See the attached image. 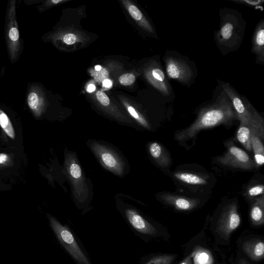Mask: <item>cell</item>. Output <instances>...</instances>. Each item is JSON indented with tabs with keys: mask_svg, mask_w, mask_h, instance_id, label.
<instances>
[{
	"mask_svg": "<svg viewBox=\"0 0 264 264\" xmlns=\"http://www.w3.org/2000/svg\"><path fill=\"white\" fill-rule=\"evenodd\" d=\"M220 26L215 33L217 46L222 55L237 51L241 45L246 23L240 13L224 8L220 10Z\"/></svg>",
	"mask_w": 264,
	"mask_h": 264,
	"instance_id": "7a4b0ae2",
	"label": "cell"
},
{
	"mask_svg": "<svg viewBox=\"0 0 264 264\" xmlns=\"http://www.w3.org/2000/svg\"><path fill=\"white\" fill-rule=\"evenodd\" d=\"M159 197L166 205L181 211H190L196 209L201 202L198 199L180 196L170 193L161 194Z\"/></svg>",
	"mask_w": 264,
	"mask_h": 264,
	"instance_id": "4fadbf2b",
	"label": "cell"
},
{
	"mask_svg": "<svg viewBox=\"0 0 264 264\" xmlns=\"http://www.w3.org/2000/svg\"><path fill=\"white\" fill-rule=\"evenodd\" d=\"M264 134L254 133L251 139L252 150L254 153V161L256 167H260L264 163Z\"/></svg>",
	"mask_w": 264,
	"mask_h": 264,
	"instance_id": "d6986e66",
	"label": "cell"
},
{
	"mask_svg": "<svg viewBox=\"0 0 264 264\" xmlns=\"http://www.w3.org/2000/svg\"><path fill=\"white\" fill-rule=\"evenodd\" d=\"M9 156L5 153H0V164H4L8 160Z\"/></svg>",
	"mask_w": 264,
	"mask_h": 264,
	"instance_id": "1f68e13d",
	"label": "cell"
},
{
	"mask_svg": "<svg viewBox=\"0 0 264 264\" xmlns=\"http://www.w3.org/2000/svg\"><path fill=\"white\" fill-rule=\"evenodd\" d=\"M103 86L106 88H110L112 86V82L111 80L107 79L104 80Z\"/></svg>",
	"mask_w": 264,
	"mask_h": 264,
	"instance_id": "d6a6232c",
	"label": "cell"
},
{
	"mask_svg": "<svg viewBox=\"0 0 264 264\" xmlns=\"http://www.w3.org/2000/svg\"><path fill=\"white\" fill-rule=\"evenodd\" d=\"M264 134V121L262 117L253 119L249 123H240L237 132L238 141L249 151H252L251 139L255 133Z\"/></svg>",
	"mask_w": 264,
	"mask_h": 264,
	"instance_id": "7c38bea8",
	"label": "cell"
},
{
	"mask_svg": "<svg viewBox=\"0 0 264 264\" xmlns=\"http://www.w3.org/2000/svg\"><path fill=\"white\" fill-rule=\"evenodd\" d=\"M16 2H10L7 14L6 40L12 62L16 61L21 52V41L16 16Z\"/></svg>",
	"mask_w": 264,
	"mask_h": 264,
	"instance_id": "52a82bcc",
	"label": "cell"
},
{
	"mask_svg": "<svg viewBox=\"0 0 264 264\" xmlns=\"http://www.w3.org/2000/svg\"><path fill=\"white\" fill-rule=\"evenodd\" d=\"M175 256L171 254L158 255L152 258L146 264H172Z\"/></svg>",
	"mask_w": 264,
	"mask_h": 264,
	"instance_id": "cb8c5ba5",
	"label": "cell"
},
{
	"mask_svg": "<svg viewBox=\"0 0 264 264\" xmlns=\"http://www.w3.org/2000/svg\"><path fill=\"white\" fill-rule=\"evenodd\" d=\"M217 161L222 166L243 170H251L257 167L254 159L246 151L232 145L228 146L227 151L219 156Z\"/></svg>",
	"mask_w": 264,
	"mask_h": 264,
	"instance_id": "ba28073f",
	"label": "cell"
},
{
	"mask_svg": "<svg viewBox=\"0 0 264 264\" xmlns=\"http://www.w3.org/2000/svg\"><path fill=\"white\" fill-rule=\"evenodd\" d=\"M28 104L30 109L37 113L42 107V99L35 89L31 90L28 95Z\"/></svg>",
	"mask_w": 264,
	"mask_h": 264,
	"instance_id": "7402d4cb",
	"label": "cell"
},
{
	"mask_svg": "<svg viewBox=\"0 0 264 264\" xmlns=\"http://www.w3.org/2000/svg\"><path fill=\"white\" fill-rule=\"evenodd\" d=\"M65 166L76 198L79 201L85 200L89 196V190L80 166L74 155L66 156Z\"/></svg>",
	"mask_w": 264,
	"mask_h": 264,
	"instance_id": "8992f818",
	"label": "cell"
},
{
	"mask_svg": "<svg viewBox=\"0 0 264 264\" xmlns=\"http://www.w3.org/2000/svg\"><path fill=\"white\" fill-rule=\"evenodd\" d=\"M102 69V67L100 66H95V69L97 71H100Z\"/></svg>",
	"mask_w": 264,
	"mask_h": 264,
	"instance_id": "74e56055",
	"label": "cell"
},
{
	"mask_svg": "<svg viewBox=\"0 0 264 264\" xmlns=\"http://www.w3.org/2000/svg\"><path fill=\"white\" fill-rule=\"evenodd\" d=\"M135 76L132 73L125 74L119 78V82L124 86H129L134 83Z\"/></svg>",
	"mask_w": 264,
	"mask_h": 264,
	"instance_id": "f1b7e54d",
	"label": "cell"
},
{
	"mask_svg": "<svg viewBox=\"0 0 264 264\" xmlns=\"http://www.w3.org/2000/svg\"><path fill=\"white\" fill-rule=\"evenodd\" d=\"M148 78L163 95L169 97L171 95V87L166 78L164 70L159 66L154 67L149 72Z\"/></svg>",
	"mask_w": 264,
	"mask_h": 264,
	"instance_id": "2e32d148",
	"label": "cell"
},
{
	"mask_svg": "<svg viewBox=\"0 0 264 264\" xmlns=\"http://www.w3.org/2000/svg\"><path fill=\"white\" fill-rule=\"evenodd\" d=\"M0 126L10 138L12 139H15L16 134L11 121L7 114L2 109H0Z\"/></svg>",
	"mask_w": 264,
	"mask_h": 264,
	"instance_id": "44dd1931",
	"label": "cell"
},
{
	"mask_svg": "<svg viewBox=\"0 0 264 264\" xmlns=\"http://www.w3.org/2000/svg\"><path fill=\"white\" fill-rule=\"evenodd\" d=\"M128 11L131 16L136 21H141L149 23L148 21L144 19V16L140 11L134 5H130L128 8Z\"/></svg>",
	"mask_w": 264,
	"mask_h": 264,
	"instance_id": "484cf974",
	"label": "cell"
},
{
	"mask_svg": "<svg viewBox=\"0 0 264 264\" xmlns=\"http://www.w3.org/2000/svg\"><path fill=\"white\" fill-rule=\"evenodd\" d=\"M63 2V0H53V1L50 2V3L53 5H57Z\"/></svg>",
	"mask_w": 264,
	"mask_h": 264,
	"instance_id": "8d00e7d4",
	"label": "cell"
},
{
	"mask_svg": "<svg viewBox=\"0 0 264 264\" xmlns=\"http://www.w3.org/2000/svg\"><path fill=\"white\" fill-rule=\"evenodd\" d=\"M90 148L101 164L107 169L118 176L125 172V164L113 150L98 143H92Z\"/></svg>",
	"mask_w": 264,
	"mask_h": 264,
	"instance_id": "9c48e42d",
	"label": "cell"
},
{
	"mask_svg": "<svg viewBox=\"0 0 264 264\" xmlns=\"http://www.w3.org/2000/svg\"><path fill=\"white\" fill-rule=\"evenodd\" d=\"M129 114L137 121L139 125L147 129H150V126L147 121L140 115L136 110L131 106L127 107Z\"/></svg>",
	"mask_w": 264,
	"mask_h": 264,
	"instance_id": "d4e9b609",
	"label": "cell"
},
{
	"mask_svg": "<svg viewBox=\"0 0 264 264\" xmlns=\"http://www.w3.org/2000/svg\"><path fill=\"white\" fill-rule=\"evenodd\" d=\"M125 213L127 219L131 226L139 233L149 235L156 234V228L137 211L133 209H127Z\"/></svg>",
	"mask_w": 264,
	"mask_h": 264,
	"instance_id": "9a60e30c",
	"label": "cell"
},
{
	"mask_svg": "<svg viewBox=\"0 0 264 264\" xmlns=\"http://www.w3.org/2000/svg\"><path fill=\"white\" fill-rule=\"evenodd\" d=\"M252 53L255 55L257 64H264V20L257 24L252 39Z\"/></svg>",
	"mask_w": 264,
	"mask_h": 264,
	"instance_id": "5bb4252c",
	"label": "cell"
},
{
	"mask_svg": "<svg viewBox=\"0 0 264 264\" xmlns=\"http://www.w3.org/2000/svg\"><path fill=\"white\" fill-rule=\"evenodd\" d=\"M180 264H193L192 261V256H189L185 258Z\"/></svg>",
	"mask_w": 264,
	"mask_h": 264,
	"instance_id": "836d02e7",
	"label": "cell"
},
{
	"mask_svg": "<svg viewBox=\"0 0 264 264\" xmlns=\"http://www.w3.org/2000/svg\"><path fill=\"white\" fill-rule=\"evenodd\" d=\"M172 175L174 179L190 188H204L210 184L209 175L192 170L179 169Z\"/></svg>",
	"mask_w": 264,
	"mask_h": 264,
	"instance_id": "8fae6325",
	"label": "cell"
},
{
	"mask_svg": "<svg viewBox=\"0 0 264 264\" xmlns=\"http://www.w3.org/2000/svg\"><path fill=\"white\" fill-rule=\"evenodd\" d=\"M97 100L104 107H108L110 105V100L108 96L103 91H98L96 94Z\"/></svg>",
	"mask_w": 264,
	"mask_h": 264,
	"instance_id": "f546056e",
	"label": "cell"
},
{
	"mask_svg": "<svg viewBox=\"0 0 264 264\" xmlns=\"http://www.w3.org/2000/svg\"><path fill=\"white\" fill-rule=\"evenodd\" d=\"M242 249L246 254L253 260L263 258L264 243L260 240H250L245 242Z\"/></svg>",
	"mask_w": 264,
	"mask_h": 264,
	"instance_id": "ffe728a7",
	"label": "cell"
},
{
	"mask_svg": "<svg viewBox=\"0 0 264 264\" xmlns=\"http://www.w3.org/2000/svg\"><path fill=\"white\" fill-rule=\"evenodd\" d=\"M96 90V87L93 84H90L87 88V92L89 93H92L95 92Z\"/></svg>",
	"mask_w": 264,
	"mask_h": 264,
	"instance_id": "e575fe53",
	"label": "cell"
},
{
	"mask_svg": "<svg viewBox=\"0 0 264 264\" xmlns=\"http://www.w3.org/2000/svg\"><path fill=\"white\" fill-rule=\"evenodd\" d=\"M64 42L67 45H71L74 44L76 41V37L73 34H66L64 37Z\"/></svg>",
	"mask_w": 264,
	"mask_h": 264,
	"instance_id": "4dcf8cb0",
	"label": "cell"
},
{
	"mask_svg": "<svg viewBox=\"0 0 264 264\" xmlns=\"http://www.w3.org/2000/svg\"><path fill=\"white\" fill-rule=\"evenodd\" d=\"M263 185L261 184L252 183L247 188L245 195L253 200V199L263 195Z\"/></svg>",
	"mask_w": 264,
	"mask_h": 264,
	"instance_id": "603a6c76",
	"label": "cell"
},
{
	"mask_svg": "<svg viewBox=\"0 0 264 264\" xmlns=\"http://www.w3.org/2000/svg\"><path fill=\"white\" fill-rule=\"evenodd\" d=\"M238 264H251L249 261H248L246 259L243 258H241L239 260Z\"/></svg>",
	"mask_w": 264,
	"mask_h": 264,
	"instance_id": "d590c367",
	"label": "cell"
},
{
	"mask_svg": "<svg viewBox=\"0 0 264 264\" xmlns=\"http://www.w3.org/2000/svg\"><path fill=\"white\" fill-rule=\"evenodd\" d=\"M218 82L229 97L240 123H247L261 117L247 99L240 94L230 83L220 80Z\"/></svg>",
	"mask_w": 264,
	"mask_h": 264,
	"instance_id": "277c9868",
	"label": "cell"
},
{
	"mask_svg": "<svg viewBox=\"0 0 264 264\" xmlns=\"http://www.w3.org/2000/svg\"><path fill=\"white\" fill-rule=\"evenodd\" d=\"M232 2L241 4L248 6L255 7L256 8L260 6L263 3V0H232Z\"/></svg>",
	"mask_w": 264,
	"mask_h": 264,
	"instance_id": "83f0119b",
	"label": "cell"
},
{
	"mask_svg": "<svg viewBox=\"0 0 264 264\" xmlns=\"http://www.w3.org/2000/svg\"><path fill=\"white\" fill-rule=\"evenodd\" d=\"M164 61L167 77L190 87L195 81L197 71L195 64L177 52L168 51Z\"/></svg>",
	"mask_w": 264,
	"mask_h": 264,
	"instance_id": "3957f363",
	"label": "cell"
},
{
	"mask_svg": "<svg viewBox=\"0 0 264 264\" xmlns=\"http://www.w3.org/2000/svg\"><path fill=\"white\" fill-rule=\"evenodd\" d=\"M250 217L252 223L256 226L264 222V196L262 195L252 200Z\"/></svg>",
	"mask_w": 264,
	"mask_h": 264,
	"instance_id": "ac0fdd59",
	"label": "cell"
},
{
	"mask_svg": "<svg viewBox=\"0 0 264 264\" xmlns=\"http://www.w3.org/2000/svg\"><path fill=\"white\" fill-rule=\"evenodd\" d=\"M210 256L203 251H197L195 256L196 264H205L210 262Z\"/></svg>",
	"mask_w": 264,
	"mask_h": 264,
	"instance_id": "4316f807",
	"label": "cell"
},
{
	"mask_svg": "<svg viewBox=\"0 0 264 264\" xmlns=\"http://www.w3.org/2000/svg\"><path fill=\"white\" fill-rule=\"evenodd\" d=\"M149 152L155 162L161 168H168L171 165V158L168 152L160 144L153 142L149 144Z\"/></svg>",
	"mask_w": 264,
	"mask_h": 264,
	"instance_id": "e0dca14e",
	"label": "cell"
},
{
	"mask_svg": "<svg viewBox=\"0 0 264 264\" xmlns=\"http://www.w3.org/2000/svg\"><path fill=\"white\" fill-rule=\"evenodd\" d=\"M52 229L62 245L79 264H91L75 240L71 231L52 216H49Z\"/></svg>",
	"mask_w": 264,
	"mask_h": 264,
	"instance_id": "5b68a950",
	"label": "cell"
},
{
	"mask_svg": "<svg viewBox=\"0 0 264 264\" xmlns=\"http://www.w3.org/2000/svg\"><path fill=\"white\" fill-rule=\"evenodd\" d=\"M238 120L232 103L222 90L211 103L200 109L195 121L189 127L178 131L175 138L180 142L194 139L202 130L221 125L228 126Z\"/></svg>",
	"mask_w": 264,
	"mask_h": 264,
	"instance_id": "6da1fadb",
	"label": "cell"
},
{
	"mask_svg": "<svg viewBox=\"0 0 264 264\" xmlns=\"http://www.w3.org/2000/svg\"><path fill=\"white\" fill-rule=\"evenodd\" d=\"M240 222L237 202L234 201L223 209L217 221L215 231L221 237L227 239L239 226Z\"/></svg>",
	"mask_w": 264,
	"mask_h": 264,
	"instance_id": "30bf717a",
	"label": "cell"
}]
</instances>
